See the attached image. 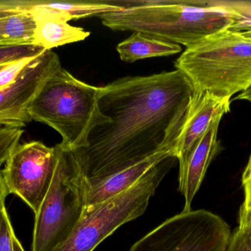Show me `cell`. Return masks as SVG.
<instances>
[{
	"label": "cell",
	"mask_w": 251,
	"mask_h": 251,
	"mask_svg": "<svg viewBox=\"0 0 251 251\" xmlns=\"http://www.w3.org/2000/svg\"><path fill=\"white\" fill-rule=\"evenodd\" d=\"M59 148L50 190L35 215L31 251H54L72 235L86 207L88 181L74 150Z\"/></svg>",
	"instance_id": "cell-5"
},
{
	"label": "cell",
	"mask_w": 251,
	"mask_h": 251,
	"mask_svg": "<svg viewBox=\"0 0 251 251\" xmlns=\"http://www.w3.org/2000/svg\"><path fill=\"white\" fill-rule=\"evenodd\" d=\"M31 122L27 112L19 110H7L0 112V128L4 126L25 127Z\"/></svg>",
	"instance_id": "cell-23"
},
{
	"label": "cell",
	"mask_w": 251,
	"mask_h": 251,
	"mask_svg": "<svg viewBox=\"0 0 251 251\" xmlns=\"http://www.w3.org/2000/svg\"><path fill=\"white\" fill-rule=\"evenodd\" d=\"M222 118L215 119L205 134L194 144L184 160L179 163L178 190L184 197L183 212L191 211L192 202L203 182L214 158L221 150L218 139Z\"/></svg>",
	"instance_id": "cell-10"
},
{
	"label": "cell",
	"mask_w": 251,
	"mask_h": 251,
	"mask_svg": "<svg viewBox=\"0 0 251 251\" xmlns=\"http://www.w3.org/2000/svg\"><path fill=\"white\" fill-rule=\"evenodd\" d=\"M36 5L47 7L63 15L68 21L101 16L107 13L119 11L123 7L115 1H34Z\"/></svg>",
	"instance_id": "cell-15"
},
{
	"label": "cell",
	"mask_w": 251,
	"mask_h": 251,
	"mask_svg": "<svg viewBox=\"0 0 251 251\" xmlns=\"http://www.w3.org/2000/svg\"><path fill=\"white\" fill-rule=\"evenodd\" d=\"M29 0H3L0 1V19L13 15L29 13Z\"/></svg>",
	"instance_id": "cell-24"
},
{
	"label": "cell",
	"mask_w": 251,
	"mask_h": 251,
	"mask_svg": "<svg viewBox=\"0 0 251 251\" xmlns=\"http://www.w3.org/2000/svg\"><path fill=\"white\" fill-rule=\"evenodd\" d=\"M12 240H13V251H25L23 246L21 244L19 240H18L17 237H16L15 233H13Z\"/></svg>",
	"instance_id": "cell-27"
},
{
	"label": "cell",
	"mask_w": 251,
	"mask_h": 251,
	"mask_svg": "<svg viewBox=\"0 0 251 251\" xmlns=\"http://www.w3.org/2000/svg\"><path fill=\"white\" fill-rule=\"evenodd\" d=\"M45 51L33 44L0 47V64H6L26 57H36Z\"/></svg>",
	"instance_id": "cell-19"
},
{
	"label": "cell",
	"mask_w": 251,
	"mask_h": 251,
	"mask_svg": "<svg viewBox=\"0 0 251 251\" xmlns=\"http://www.w3.org/2000/svg\"><path fill=\"white\" fill-rule=\"evenodd\" d=\"M118 2L123 10L100 16L104 26L113 30L141 32L186 48L230 29L237 17L228 1L126 0Z\"/></svg>",
	"instance_id": "cell-2"
},
{
	"label": "cell",
	"mask_w": 251,
	"mask_h": 251,
	"mask_svg": "<svg viewBox=\"0 0 251 251\" xmlns=\"http://www.w3.org/2000/svg\"><path fill=\"white\" fill-rule=\"evenodd\" d=\"M58 56L45 50L35 57L10 86L0 91V112L25 111L49 79L61 68Z\"/></svg>",
	"instance_id": "cell-9"
},
{
	"label": "cell",
	"mask_w": 251,
	"mask_h": 251,
	"mask_svg": "<svg viewBox=\"0 0 251 251\" xmlns=\"http://www.w3.org/2000/svg\"><path fill=\"white\" fill-rule=\"evenodd\" d=\"M175 67L196 91L231 98L251 87V34L220 31L186 48Z\"/></svg>",
	"instance_id": "cell-4"
},
{
	"label": "cell",
	"mask_w": 251,
	"mask_h": 251,
	"mask_svg": "<svg viewBox=\"0 0 251 251\" xmlns=\"http://www.w3.org/2000/svg\"><path fill=\"white\" fill-rule=\"evenodd\" d=\"M8 195L7 190H6L5 185H4V181H3L2 175L1 173V169H0V200L3 197H7Z\"/></svg>",
	"instance_id": "cell-26"
},
{
	"label": "cell",
	"mask_w": 251,
	"mask_h": 251,
	"mask_svg": "<svg viewBox=\"0 0 251 251\" xmlns=\"http://www.w3.org/2000/svg\"><path fill=\"white\" fill-rule=\"evenodd\" d=\"M35 22L29 13L0 19V47L32 44Z\"/></svg>",
	"instance_id": "cell-16"
},
{
	"label": "cell",
	"mask_w": 251,
	"mask_h": 251,
	"mask_svg": "<svg viewBox=\"0 0 251 251\" xmlns=\"http://www.w3.org/2000/svg\"><path fill=\"white\" fill-rule=\"evenodd\" d=\"M171 154L176 155L174 152L157 153L108 178L91 184L88 183V194L85 212L91 210L97 205L101 204L103 202L129 190L153 166Z\"/></svg>",
	"instance_id": "cell-13"
},
{
	"label": "cell",
	"mask_w": 251,
	"mask_h": 251,
	"mask_svg": "<svg viewBox=\"0 0 251 251\" xmlns=\"http://www.w3.org/2000/svg\"><path fill=\"white\" fill-rule=\"evenodd\" d=\"M196 89L179 70L125 77L101 87L100 112L85 148L74 150L88 184L162 152H174ZM176 154V153H175Z\"/></svg>",
	"instance_id": "cell-1"
},
{
	"label": "cell",
	"mask_w": 251,
	"mask_h": 251,
	"mask_svg": "<svg viewBox=\"0 0 251 251\" xmlns=\"http://www.w3.org/2000/svg\"><path fill=\"white\" fill-rule=\"evenodd\" d=\"M57 145L41 141L19 144L3 169V181L8 195L17 196L36 215L50 190L58 162Z\"/></svg>",
	"instance_id": "cell-8"
},
{
	"label": "cell",
	"mask_w": 251,
	"mask_h": 251,
	"mask_svg": "<svg viewBox=\"0 0 251 251\" xmlns=\"http://www.w3.org/2000/svg\"><path fill=\"white\" fill-rule=\"evenodd\" d=\"M117 51L122 60L132 63L149 57L177 54L181 52V47L141 32H133L131 36L119 44Z\"/></svg>",
	"instance_id": "cell-14"
},
{
	"label": "cell",
	"mask_w": 251,
	"mask_h": 251,
	"mask_svg": "<svg viewBox=\"0 0 251 251\" xmlns=\"http://www.w3.org/2000/svg\"><path fill=\"white\" fill-rule=\"evenodd\" d=\"M249 228V231H250L251 235V226L249 227V228Z\"/></svg>",
	"instance_id": "cell-29"
},
{
	"label": "cell",
	"mask_w": 251,
	"mask_h": 251,
	"mask_svg": "<svg viewBox=\"0 0 251 251\" xmlns=\"http://www.w3.org/2000/svg\"><path fill=\"white\" fill-rule=\"evenodd\" d=\"M251 225H250V226H249V227H251Z\"/></svg>",
	"instance_id": "cell-30"
},
{
	"label": "cell",
	"mask_w": 251,
	"mask_h": 251,
	"mask_svg": "<svg viewBox=\"0 0 251 251\" xmlns=\"http://www.w3.org/2000/svg\"><path fill=\"white\" fill-rule=\"evenodd\" d=\"M243 203L238 214V228H248L251 223V154L242 175Z\"/></svg>",
	"instance_id": "cell-17"
},
{
	"label": "cell",
	"mask_w": 251,
	"mask_h": 251,
	"mask_svg": "<svg viewBox=\"0 0 251 251\" xmlns=\"http://www.w3.org/2000/svg\"><path fill=\"white\" fill-rule=\"evenodd\" d=\"M29 13L35 22L32 44L45 50L83 41L90 35V32L82 28L69 25L63 15L36 5L34 1H30Z\"/></svg>",
	"instance_id": "cell-12"
},
{
	"label": "cell",
	"mask_w": 251,
	"mask_h": 251,
	"mask_svg": "<svg viewBox=\"0 0 251 251\" xmlns=\"http://www.w3.org/2000/svg\"><path fill=\"white\" fill-rule=\"evenodd\" d=\"M231 98L208 91H195L189 105L185 122L176 147V156L181 163L192 147L218 118L230 112Z\"/></svg>",
	"instance_id": "cell-11"
},
{
	"label": "cell",
	"mask_w": 251,
	"mask_h": 251,
	"mask_svg": "<svg viewBox=\"0 0 251 251\" xmlns=\"http://www.w3.org/2000/svg\"><path fill=\"white\" fill-rule=\"evenodd\" d=\"M35 57H23L7 63L0 69V91L13 84L22 71Z\"/></svg>",
	"instance_id": "cell-20"
},
{
	"label": "cell",
	"mask_w": 251,
	"mask_h": 251,
	"mask_svg": "<svg viewBox=\"0 0 251 251\" xmlns=\"http://www.w3.org/2000/svg\"><path fill=\"white\" fill-rule=\"evenodd\" d=\"M6 64H7V63H6ZM4 65L5 64H0V69H1V68H2L3 66H4Z\"/></svg>",
	"instance_id": "cell-28"
},
{
	"label": "cell",
	"mask_w": 251,
	"mask_h": 251,
	"mask_svg": "<svg viewBox=\"0 0 251 251\" xmlns=\"http://www.w3.org/2000/svg\"><path fill=\"white\" fill-rule=\"evenodd\" d=\"M6 197L0 200V251H13L14 233L5 206Z\"/></svg>",
	"instance_id": "cell-21"
},
{
	"label": "cell",
	"mask_w": 251,
	"mask_h": 251,
	"mask_svg": "<svg viewBox=\"0 0 251 251\" xmlns=\"http://www.w3.org/2000/svg\"><path fill=\"white\" fill-rule=\"evenodd\" d=\"M230 225L204 209L181 212L140 239L130 251H226Z\"/></svg>",
	"instance_id": "cell-7"
},
{
	"label": "cell",
	"mask_w": 251,
	"mask_h": 251,
	"mask_svg": "<svg viewBox=\"0 0 251 251\" xmlns=\"http://www.w3.org/2000/svg\"><path fill=\"white\" fill-rule=\"evenodd\" d=\"M176 160L175 155H170L129 190L84 212L70 237L54 251H93L118 228L141 216Z\"/></svg>",
	"instance_id": "cell-6"
},
{
	"label": "cell",
	"mask_w": 251,
	"mask_h": 251,
	"mask_svg": "<svg viewBox=\"0 0 251 251\" xmlns=\"http://www.w3.org/2000/svg\"><path fill=\"white\" fill-rule=\"evenodd\" d=\"M24 134L22 127L4 126L0 128V169L10 153L19 144Z\"/></svg>",
	"instance_id": "cell-18"
},
{
	"label": "cell",
	"mask_w": 251,
	"mask_h": 251,
	"mask_svg": "<svg viewBox=\"0 0 251 251\" xmlns=\"http://www.w3.org/2000/svg\"><path fill=\"white\" fill-rule=\"evenodd\" d=\"M235 100H245L251 103V87L246 91L240 93L235 97Z\"/></svg>",
	"instance_id": "cell-25"
},
{
	"label": "cell",
	"mask_w": 251,
	"mask_h": 251,
	"mask_svg": "<svg viewBox=\"0 0 251 251\" xmlns=\"http://www.w3.org/2000/svg\"><path fill=\"white\" fill-rule=\"evenodd\" d=\"M100 91L101 87L88 85L61 67L47 81L26 112L31 121L49 125L60 134L62 148H85L91 131L110 122L100 112Z\"/></svg>",
	"instance_id": "cell-3"
},
{
	"label": "cell",
	"mask_w": 251,
	"mask_h": 251,
	"mask_svg": "<svg viewBox=\"0 0 251 251\" xmlns=\"http://www.w3.org/2000/svg\"><path fill=\"white\" fill-rule=\"evenodd\" d=\"M226 251H251V235L249 228L237 227L228 243Z\"/></svg>",
	"instance_id": "cell-22"
}]
</instances>
